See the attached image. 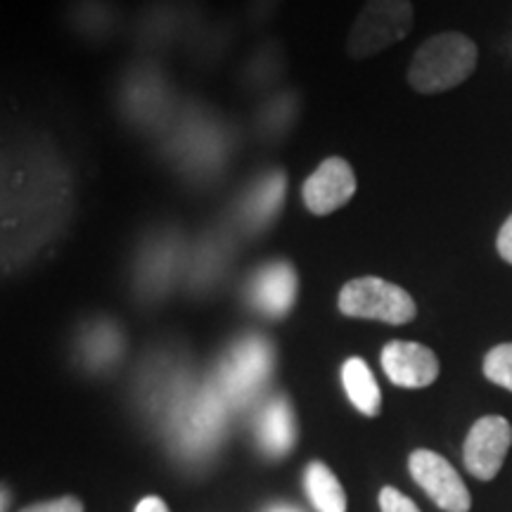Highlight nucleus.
I'll use <instances>...</instances> for the list:
<instances>
[{"mask_svg": "<svg viewBox=\"0 0 512 512\" xmlns=\"http://www.w3.org/2000/svg\"><path fill=\"white\" fill-rule=\"evenodd\" d=\"M477 60L479 50L472 38L460 31H444L427 38L415 50L408 67V83L422 95L446 93L475 74Z\"/></svg>", "mask_w": 512, "mask_h": 512, "instance_id": "nucleus-1", "label": "nucleus"}, {"mask_svg": "<svg viewBox=\"0 0 512 512\" xmlns=\"http://www.w3.org/2000/svg\"><path fill=\"white\" fill-rule=\"evenodd\" d=\"M411 29V0H366L349 29L347 53L354 60H368L403 41Z\"/></svg>", "mask_w": 512, "mask_h": 512, "instance_id": "nucleus-2", "label": "nucleus"}, {"mask_svg": "<svg viewBox=\"0 0 512 512\" xmlns=\"http://www.w3.org/2000/svg\"><path fill=\"white\" fill-rule=\"evenodd\" d=\"M339 311L349 318L382 320L389 325L411 323L418 313L413 297L403 287L377 278V275H363V278L349 280L339 290L337 299Z\"/></svg>", "mask_w": 512, "mask_h": 512, "instance_id": "nucleus-3", "label": "nucleus"}, {"mask_svg": "<svg viewBox=\"0 0 512 512\" xmlns=\"http://www.w3.org/2000/svg\"><path fill=\"white\" fill-rule=\"evenodd\" d=\"M273 370V349L266 339L247 337L235 344L221 366L219 392L230 403H247L264 387Z\"/></svg>", "mask_w": 512, "mask_h": 512, "instance_id": "nucleus-4", "label": "nucleus"}, {"mask_svg": "<svg viewBox=\"0 0 512 512\" xmlns=\"http://www.w3.org/2000/svg\"><path fill=\"white\" fill-rule=\"evenodd\" d=\"M408 467H411V477L415 479V484H418L441 510L470 512V491H467V486L463 479H460L456 467L448 463L446 458H441L439 453L434 451H427V448H418V451H413L411 460H408Z\"/></svg>", "mask_w": 512, "mask_h": 512, "instance_id": "nucleus-5", "label": "nucleus"}, {"mask_svg": "<svg viewBox=\"0 0 512 512\" xmlns=\"http://www.w3.org/2000/svg\"><path fill=\"white\" fill-rule=\"evenodd\" d=\"M512 446V425L501 415H484L472 425L465 439L463 460L467 472L482 482L494 479L501 472L503 460Z\"/></svg>", "mask_w": 512, "mask_h": 512, "instance_id": "nucleus-6", "label": "nucleus"}, {"mask_svg": "<svg viewBox=\"0 0 512 512\" xmlns=\"http://www.w3.org/2000/svg\"><path fill=\"white\" fill-rule=\"evenodd\" d=\"M356 195V174L342 157H330L306 178L302 188L304 207L316 216H328L347 207Z\"/></svg>", "mask_w": 512, "mask_h": 512, "instance_id": "nucleus-7", "label": "nucleus"}, {"mask_svg": "<svg viewBox=\"0 0 512 512\" xmlns=\"http://www.w3.org/2000/svg\"><path fill=\"white\" fill-rule=\"evenodd\" d=\"M382 368L396 387L422 389L439 377V358L425 344L394 339L382 349Z\"/></svg>", "mask_w": 512, "mask_h": 512, "instance_id": "nucleus-8", "label": "nucleus"}, {"mask_svg": "<svg viewBox=\"0 0 512 512\" xmlns=\"http://www.w3.org/2000/svg\"><path fill=\"white\" fill-rule=\"evenodd\" d=\"M297 271L290 261H271L254 273L249 297L261 313L271 318H285L297 304Z\"/></svg>", "mask_w": 512, "mask_h": 512, "instance_id": "nucleus-9", "label": "nucleus"}, {"mask_svg": "<svg viewBox=\"0 0 512 512\" xmlns=\"http://www.w3.org/2000/svg\"><path fill=\"white\" fill-rule=\"evenodd\" d=\"M256 439L268 456L283 458L297 444V422L285 396H275L256 420Z\"/></svg>", "mask_w": 512, "mask_h": 512, "instance_id": "nucleus-10", "label": "nucleus"}, {"mask_svg": "<svg viewBox=\"0 0 512 512\" xmlns=\"http://www.w3.org/2000/svg\"><path fill=\"white\" fill-rule=\"evenodd\" d=\"M223 396L221 392H207L192 403L188 425L181 427V437L188 448H202L216 439L223 422Z\"/></svg>", "mask_w": 512, "mask_h": 512, "instance_id": "nucleus-11", "label": "nucleus"}, {"mask_svg": "<svg viewBox=\"0 0 512 512\" xmlns=\"http://www.w3.org/2000/svg\"><path fill=\"white\" fill-rule=\"evenodd\" d=\"M342 384L344 392H347L349 401L354 403L358 413L375 418L382 411V392L377 387V380L373 370L368 368V363L363 358L351 356L342 366Z\"/></svg>", "mask_w": 512, "mask_h": 512, "instance_id": "nucleus-12", "label": "nucleus"}, {"mask_svg": "<svg viewBox=\"0 0 512 512\" xmlns=\"http://www.w3.org/2000/svg\"><path fill=\"white\" fill-rule=\"evenodd\" d=\"M306 491L318 512H347V494L335 472L323 463L306 467Z\"/></svg>", "mask_w": 512, "mask_h": 512, "instance_id": "nucleus-13", "label": "nucleus"}, {"mask_svg": "<svg viewBox=\"0 0 512 512\" xmlns=\"http://www.w3.org/2000/svg\"><path fill=\"white\" fill-rule=\"evenodd\" d=\"M283 197H285V176L280 174H271L264 178L256 188L252 190L247 200V214L256 226H264L278 214L280 207H283Z\"/></svg>", "mask_w": 512, "mask_h": 512, "instance_id": "nucleus-14", "label": "nucleus"}, {"mask_svg": "<svg viewBox=\"0 0 512 512\" xmlns=\"http://www.w3.org/2000/svg\"><path fill=\"white\" fill-rule=\"evenodd\" d=\"M484 375L498 387L512 392V342L498 344L484 358Z\"/></svg>", "mask_w": 512, "mask_h": 512, "instance_id": "nucleus-15", "label": "nucleus"}, {"mask_svg": "<svg viewBox=\"0 0 512 512\" xmlns=\"http://www.w3.org/2000/svg\"><path fill=\"white\" fill-rule=\"evenodd\" d=\"M380 510L382 512H420L411 498L403 496L394 486H384L380 491Z\"/></svg>", "mask_w": 512, "mask_h": 512, "instance_id": "nucleus-16", "label": "nucleus"}, {"mask_svg": "<svg viewBox=\"0 0 512 512\" xmlns=\"http://www.w3.org/2000/svg\"><path fill=\"white\" fill-rule=\"evenodd\" d=\"M19 512H83V503L74 496H62V498H55V501L27 505V508Z\"/></svg>", "mask_w": 512, "mask_h": 512, "instance_id": "nucleus-17", "label": "nucleus"}, {"mask_svg": "<svg viewBox=\"0 0 512 512\" xmlns=\"http://www.w3.org/2000/svg\"><path fill=\"white\" fill-rule=\"evenodd\" d=\"M496 247H498V254H501V259L512 264V214L505 219L501 230H498Z\"/></svg>", "mask_w": 512, "mask_h": 512, "instance_id": "nucleus-18", "label": "nucleus"}, {"mask_svg": "<svg viewBox=\"0 0 512 512\" xmlns=\"http://www.w3.org/2000/svg\"><path fill=\"white\" fill-rule=\"evenodd\" d=\"M278 5H280V0H249L247 12H249V17L259 22V19L271 17L273 10H278Z\"/></svg>", "mask_w": 512, "mask_h": 512, "instance_id": "nucleus-19", "label": "nucleus"}, {"mask_svg": "<svg viewBox=\"0 0 512 512\" xmlns=\"http://www.w3.org/2000/svg\"><path fill=\"white\" fill-rule=\"evenodd\" d=\"M136 512H169V508H166V503L162 501V498L147 496V498H143V501L138 503Z\"/></svg>", "mask_w": 512, "mask_h": 512, "instance_id": "nucleus-20", "label": "nucleus"}, {"mask_svg": "<svg viewBox=\"0 0 512 512\" xmlns=\"http://www.w3.org/2000/svg\"><path fill=\"white\" fill-rule=\"evenodd\" d=\"M266 512H302V510L290 508V505H275V508H268Z\"/></svg>", "mask_w": 512, "mask_h": 512, "instance_id": "nucleus-21", "label": "nucleus"}]
</instances>
